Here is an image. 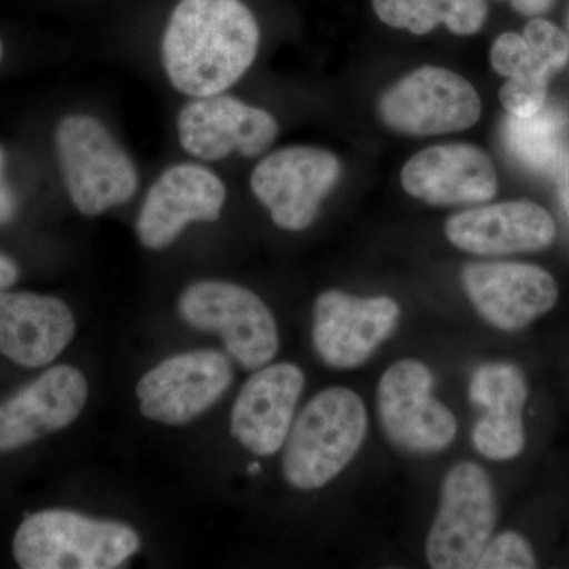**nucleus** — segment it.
Instances as JSON below:
<instances>
[{
  "mask_svg": "<svg viewBox=\"0 0 569 569\" xmlns=\"http://www.w3.org/2000/svg\"><path fill=\"white\" fill-rule=\"evenodd\" d=\"M179 313L198 331L222 339L228 355L254 372L279 351V329L269 307L249 288L223 280H200L179 298Z\"/></svg>",
  "mask_w": 569,
  "mask_h": 569,
  "instance_id": "5",
  "label": "nucleus"
},
{
  "mask_svg": "<svg viewBox=\"0 0 569 569\" xmlns=\"http://www.w3.org/2000/svg\"><path fill=\"white\" fill-rule=\"evenodd\" d=\"M231 381L233 367L220 351L176 355L138 381L141 413L162 425H187L219 402Z\"/></svg>",
  "mask_w": 569,
  "mask_h": 569,
  "instance_id": "10",
  "label": "nucleus"
},
{
  "mask_svg": "<svg viewBox=\"0 0 569 569\" xmlns=\"http://www.w3.org/2000/svg\"><path fill=\"white\" fill-rule=\"evenodd\" d=\"M88 381L71 366H56L0 403V452L28 447L66 429L88 402Z\"/></svg>",
  "mask_w": 569,
  "mask_h": 569,
  "instance_id": "15",
  "label": "nucleus"
},
{
  "mask_svg": "<svg viewBox=\"0 0 569 569\" xmlns=\"http://www.w3.org/2000/svg\"><path fill=\"white\" fill-rule=\"evenodd\" d=\"M17 212V198L6 179V153L0 148V224L9 223Z\"/></svg>",
  "mask_w": 569,
  "mask_h": 569,
  "instance_id": "27",
  "label": "nucleus"
},
{
  "mask_svg": "<svg viewBox=\"0 0 569 569\" xmlns=\"http://www.w3.org/2000/svg\"><path fill=\"white\" fill-rule=\"evenodd\" d=\"M305 385V372L290 362L254 370L231 410V436L253 455H276L287 441Z\"/></svg>",
  "mask_w": 569,
  "mask_h": 569,
  "instance_id": "17",
  "label": "nucleus"
},
{
  "mask_svg": "<svg viewBox=\"0 0 569 569\" xmlns=\"http://www.w3.org/2000/svg\"><path fill=\"white\" fill-rule=\"evenodd\" d=\"M490 62H492L493 70L508 80L530 78V80L549 81L552 78L546 67L538 61L537 56L531 52L526 39L518 33H501L493 41Z\"/></svg>",
  "mask_w": 569,
  "mask_h": 569,
  "instance_id": "23",
  "label": "nucleus"
},
{
  "mask_svg": "<svg viewBox=\"0 0 569 569\" xmlns=\"http://www.w3.org/2000/svg\"><path fill=\"white\" fill-rule=\"evenodd\" d=\"M553 0H511V6L523 14H538L549 10Z\"/></svg>",
  "mask_w": 569,
  "mask_h": 569,
  "instance_id": "29",
  "label": "nucleus"
},
{
  "mask_svg": "<svg viewBox=\"0 0 569 569\" xmlns=\"http://www.w3.org/2000/svg\"><path fill=\"white\" fill-rule=\"evenodd\" d=\"M496 522V496L488 473L473 462L452 467L441 485L440 509L426 541L430 567L477 568Z\"/></svg>",
  "mask_w": 569,
  "mask_h": 569,
  "instance_id": "6",
  "label": "nucleus"
},
{
  "mask_svg": "<svg viewBox=\"0 0 569 569\" xmlns=\"http://www.w3.org/2000/svg\"><path fill=\"white\" fill-rule=\"evenodd\" d=\"M462 283L479 316L501 331H519L559 301V287L545 269L526 263H470Z\"/></svg>",
  "mask_w": 569,
  "mask_h": 569,
  "instance_id": "14",
  "label": "nucleus"
},
{
  "mask_svg": "<svg viewBox=\"0 0 569 569\" xmlns=\"http://www.w3.org/2000/svg\"><path fill=\"white\" fill-rule=\"evenodd\" d=\"M227 201L222 179L209 168L178 163L153 182L137 219V236L146 249L173 244L187 224L216 222Z\"/></svg>",
  "mask_w": 569,
  "mask_h": 569,
  "instance_id": "13",
  "label": "nucleus"
},
{
  "mask_svg": "<svg viewBox=\"0 0 569 569\" xmlns=\"http://www.w3.org/2000/svg\"><path fill=\"white\" fill-rule=\"evenodd\" d=\"M279 123L271 112L236 97H198L178 114V137L183 151L194 159L217 162L231 153L254 159L271 148Z\"/></svg>",
  "mask_w": 569,
  "mask_h": 569,
  "instance_id": "12",
  "label": "nucleus"
},
{
  "mask_svg": "<svg viewBox=\"0 0 569 569\" xmlns=\"http://www.w3.org/2000/svg\"><path fill=\"white\" fill-rule=\"evenodd\" d=\"M261 470L260 463H252V466L249 467V473L257 475L258 471Z\"/></svg>",
  "mask_w": 569,
  "mask_h": 569,
  "instance_id": "30",
  "label": "nucleus"
},
{
  "mask_svg": "<svg viewBox=\"0 0 569 569\" xmlns=\"http://www.w3.org/2000/svg\"><path fill=\"white\" fill-rule=\"evenodd\" d=\"M2 56H3V43H2V39H0V61H2Z\"/></svg>",
  "mask_w": 569,
  "mask_h": 569,
  "instance_id": "31",
  "label": "nucleus"
},
{
  "mask_svg": "<svg viewBox=\"0 0 569 569\" xmlns=\"http://www.w3.org/2000/svg\"><path fill=\"white\" fill-rule=\"evenodd\" d=\"M445 233L463 252L497 257L546 249L556 239L557 228L545 208L519 200L456 213L445 224Z\"/></svg>",
  "mask_w": 569,
  "mask_h": 569,
  "instance_id": "18",
  "label": "nucleus"
},
{
  "mask_svg": "<svg viewBox=\"0 0 569 569\" xmlns=\"http://www.w3.org/2000/svg\"><path fill=\"white\" fill-rule=\"evenodd\" d=\"M565 116L542 108L531 118H515L508 122V144L520 162L533 170H550L559 163Z\"/></svg>",
  "mask_w": 569,
  "mask_h": 569,
  "instance_id": "22",
  "label": "nucleus"
},
{
  "mask_svg": "<svg viewBox=\"0 0 569 569\" xmlns=\"http://www.w3.org/2000/svg\"><path fill=\"white\" fill-rule=\"evenodd\" d=\"M410 197L432 206L481 204L498 189L497 171L477 146L451 142L411 157L400 174Z\"/></svg>",
  "mask_w": 569,
  "mask_h": 569,
  "instance_id": "16",
  "label": "nucleus"
},
{
  "mask_svg": "<svg viewBox=\"0 0 569 569\" xmlns=\"http://www.w3.org/2000/svg\"><path fill=\"white\" fill-rule=\"evenodd\" d=\"M523 39L539 62L550 74L559 73L569 61V39L567 33L552 22L535 18L526 26Z\"/></svg>",
  "mask_w": 569,
  "mask_h": 569,
  "instance_id": "24",
  "label": "nucleus"
},
{
  "mask_svg": "<svg viewBox=\"0 0 569 569\" xmlns=\"http://www.w3.org/2000/svg\"><path fill=\"white\" fill-rule=\"evenodd\" d=\"M73 312L54 296L0 290V355L24 367L54 361L73 339Z\"/></svg>",
  "mask_w": 569,
  "mask_h": 569,
  "instance_id": "19",
  "label": "nucleus"
},
{
  "mask_svg": "<svg viewBox=\"0 0 569 569\" xmlns=\"http://www.w3.org/2000/svg\"><path fill=\"white\" fill-rule=\"evenodd\" d=\"M477 568L530 569L537 568V559L526 538L508 531V533L498 535L497 538H490Z\"/></svg>",
  "mask_w": 569,
  "mask_h": 569,
  "instance_id": "25",
  "label": "nucleus"
},
{
  "mask_svg": "<svg viewBox=\"0 0 569 569\" xmlns=\"http://www.w3.org/2000/svg\"><path fill=\"white\" fill-rule=\"evenodd\" d=\"M433 376L418 359H400L381 377L378 418L396 448L413 455L447 449L458 436V419L433 397Z\"/></svg>",
  "mask_w": 569,
  "mask_h": 569,
  "instance_id": "8",
  "label": "nucleus"
},
{
  "mask_svg": "<svg viewBox=\"0 0 569 569\" xmlns=\"http://www.w3.org/2000/svg\"><path fill=\"white\" fill-rule=\"evenodd\" d=\"M367 411L351 389H325L301 411L284 441L283 475L293 488L316 490L331 482L358 455Z\"/></svg>",
  "mask_w": 569,
  "mask_h": 569,
  "instance_id": "2",
  "label": "nucleus"
},
{
  "mask_svg": "<svg viewBox=\"0 0 569 569\" xmlns=\"http://www.w3.org/2000/svg\"><path fill=\"white\" fill-rule=\"evenodd\" d=\"M548 84L545 80L511 78L501 86L500 102L515 118H531L546 107Z\"/></svg>",
  "mask_w": 569,
  "mask_h": 569,
  "instance_id": "26",
  "label": "nucleus"
},
{
  "mask_svg": "<svg viewBox=\"0 0 569 569\" xmlns=\"http://www.w3.org/2000/svg\"><path fill=\"white\" fill-rule=\"evenodd\" d=\"M565 197H567V203H568V208H569V182H568L567 190H565Z\"/></svg>",
  "mask_w": 569,
  "mask_h": 569,
  "instance_id": "32",
  "label": "nucleus"
},
{
  "mask_svg": "<svg viewBox=\"0 0 569 569\" xmlns=\"http://www.w3.org/2000/svg\"><path fill=\"white\" fill-rule=\"evenodd\" d=\"M527 395L526 377L518 366L498 362L479 367L470 387L471 402L482 410L473 429L479 455L490 460H511L522 452Z\"/></svg>",
  "mask_w": 569,
  "mask_h": 569,
  "instance_id": "20",
  "label": "nucleus"
},
{
  "mask_svg": "<svg viewBox=\"0 0 569 569\" xmlns=\"http://www.w3.org/2000/svg\"><path fill=\"white\" fill-rule=\"evenodd\" d=\"M477 89L456 71L426 66L385 91L378 114L389 129L410 137L462 132L481 118Z\"/></svg>",
  "mask_w": 569,
  "mask_h": 569,
  "instance_id": "7",
  "label": "nucleus"
},
{
  "mask_svg": "<svg viewBox=\"0 0 569 569\" xmlns=\"http://www.w3.org/2000/svg\"><path fill=\"white\" fill-rule=\"evenodd\" d=\"M18 277H20V268L17 263L7 254L0 253V290L17 283Z\"/></svg>",
  "mask_w": 569,
  "mask_h": 569,
  "instance_id": "28",
  "label": "nucleus"
},
{
  "mask_svg": "<svg viewBox=\"0 0 569 569\" xmlns=\"http://www.w3.org/2000/svg\"><path fill=\"white\" fill-rule=\"evenodd\" d=\"M373 10L385 24L426 36L445 24L458 36L481 31L488 18V0H373Z\"/></svg>",
  "mask_w": 569,
  "mask_h": 569,
  "instance_id": "21",
  "label": "nucleus"
},
{
  "mask_svg": "<svg viewBox=\"0 0 569 569\" xmlns=\"http://www.w3.org/2000/svg\"><path fill=\"white\" fill-rule=\"evenodd\" d=\"M400 307L389 296L358 298L339 290L318 296L312 340L321 361L332 369L365 365L396 331Z\"/></svg>",
  "mask_w": 569,
  "mask_h": 569,
  "instance_id": "11",
  "label": "nucleus"
},
{
  "mask_svg": "<svg viewBox=\"0 0 569 569\" xmlns=\"http://www.w3.org/2000/svg\"><path fill=\"white\" fill-rule=\"evenodd\" d=\"M342 174L335 153L313 146H290L254 167L250 187L277 227L302 231L316 222L320 206Z\"/></svg>",
  "mask_w": 569,
  "mask_h": 569,
  "instance_id": "9",
  "label": "nucleus"
},
{
  "mask_svg": "<svg viewBox=\"0 0 569 569\" xmlns=\"http://www.w3.org/2000/svg\"><path fill=\"white\" fill-rule=\"evenodd\" d=\"M140 545V535L126 523L50 509L21 523L13 556L24 569H112Z\"/></svg>",
  "mask_w": 569,
  "mask_h": 569,
  "instance_id": "3",
  "label": "nucleus"
},
{
  "mask_svg": "<svg viewBox=\"0 0 569 569\" xmlns=\"http://www.w3.org/2000/svg\"><path fill=\"white\" fill-rule=\"evenodd\" d=\"M56 149L71 203L82 216H102L137 193L132 157L93 116H66L56 129Z\"/></svg>",
  "mask_w": 569,
  "mask_h": 569,
  "instance_id": "4",
  "label": "nucleus"
},
{
  "mask_svg": "<svg viewBox=\"0 0 569 569\" xmlns=\"http://www.w3.org/2000/svg\"><path fill=\"white\" fill-rule=\"evenodd\" d=\"M260 41L247 0H171L160 36L163 70L183 96H217L249 71Z\"/></svg>",
  "mask_w": 569,
  "mask_h": 569,
  "instance_id": "1",
  "label": "nucleus"
}]
</instances>
